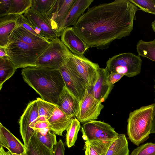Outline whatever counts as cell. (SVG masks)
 I'll return each instance as SVG.
<instances>
[{
  "instance_id": "cell-1",
  "label": "cell",
  "mask_w": 155,
  "mask_h": 155,
  "mask_svg": "<svg viewBox=\"0 0 155 155\" xmlns=\"http://www.w3.org/2000/svg\"><path fill=\"white\" fill-rule=\"evenodd\" d=\"M140 10L129 0L101 4L88 8L73 27L89 48H105L129 35Z\"/></svg>"
},
{
  "instance_id": "cell-2",
  "label": "cell",
  "mask_w": 155,
  "mask_h": 155,
  "mask_svg": "<svg viewBox=\"0 0 155 155\" xmlns=\"http://www.w3.org/2000/svg\"><path fill=\"white\" fill-rule=\"evenodd\" d=\"M24 81L43 100L56 104L65 84L59 70L28 67L21 70Z\"/></svg>"
},
{
  "instance_id": "cell-3",
  "label": "cell",
  "mask_w": 155,
  "mask_h": 155,
  "mask_svg": "<svg viewBox=\"0 0 155 155\" xmlns=\"http://www.w3.org/2000/svg\"><path fill=\"white\" fill-rule=\"evenodd\" d=\"M155 112V103L142 106L131 112L127 120L128 138L139 146L149 137Z\"/></svg>"
},
{
  "instance_id": "cell-4",
  "label": "cell",
  "mask_w": 155,
  "mask_h": 155,
  "mask_svg": "<svg viewBox=\"0 0 155 155\" xmlns=\"http://www.w3.org/2000/svg\"><path fill=\"white\" fill-rule=\"evenodd\" d=\"M47 49L33 46L10 37L5 47L9 59L16 69L36 67L38 58Z\"/></svg>"
},
{
  "instance_id": "cell-5",
  "label": "cell",
  "mask_w": 155,
  "mask_h": 155,
  "mask_svg": "<svg viewBox=\"0 0 155 155\" xmlns=\"http://www.w3.org/2000/svg\"><path fill=\"white\" fill-rule=\"evenodd\" d=\"M50 42L48 48L38 58L36 67L59 70L67 62L72 53L59 38Z\"/></svg>"
},
{
  "instance_id": "cell-6",
  "label": "cell",
  "mask_w": 155,
  "mask_h": 155,
  "mask_svg": "<svg viewBox=\"0 0 155 155\" xmlns=\"http://www.w3.org/2000/svg\"><path fill=\"white\" fill-rule=\"evenodd\" d=\"M142 60L140 56L130 52L114 55L107 60L105 68L109 73L116 72L131 78L139 74Z\"/></svg>"
},
{
  "instance_id": "cell-7",
  "label": "cell",
  "mask_w": 155,
  "mask_h": 155,
  "mask_svg": "<svg viewBox=\"0 0 155 155\" xmlns=\"http://www.w3.org/2000/svg\"><path fill=\"white\" fill-rule=\"evenodd\" d=\"M68 62L75 72L81 77L87 87L88 91L93 87L96 80L100 67L85 57L73 53Z\"/></svg>"
},
{
  "instance_id": "cell-8",
  "label": "cell",
  "mask_w": 155,
  "mask_h": 155,
  "mask_svg": "<svg viewBox=\"0 0 155 155\" xmlns=\"http://www.w3.org/2000/svg\"><path fill=\"white\" fill-rule=\"evenodd\" d=\"M81 130L85 141L113 139L119 134L109 124L96 120L84 123Z\"/></svg>"
},
{
  "instance_id": "cell-9",
  "label": "cell",
  "mask_w": 155,
  "mask_h": 155,
  "mask_svg": "<svg viewBox=\"0 0 155 155\" xmlns=\"http://www.w3.org/2000/svg\"><path fill=\"white\" fill-rule=\"evenodd\" d=\"M38 116V107L36 99L28 104L19 121L20 132L25 147V151L34 134V131L31 127L37 121Z\"/></svg>"
},
{
  "instance_id": "cell-10",
  "label": "cell",
  "mask_w": 155,
  "mask_h": 155,
  "mask_svg": "<svg viewBox=\"0 0 155 155\" xmlns=\"http://www.w3.org/2000/svg\"><path fill=\"white\" fill-rule=\"evenodd\" d=\"M104 107L87 90L80 101L79 108L76 118L80 122L85 123L96 120Z\"/></svg>"
},
{
  "instance_id": "cell-11",
  "label": "cell",
  "mask_w": 155,
  "mask_h": 155,
  "mask_svg": "<svg viewBox=\"0 0 155 155\" xmlns=\"http://www.w3.org/2000/svg\"><path fill=\"white\" fill-rule=\"evenodd\" d=\"M59 70L65 87L79 101L88 90L86 85L67 62Z\"/></svg>"
},
{
  "instance_id": "cell-12",
  "label": "cell",
  "mask_w": 155,
  "mask_h": 155,
  "mask_svg": "<svg viewBox=\"0 0 155 155\" xmlns=\"http://www.w3.org/2000/svg\"><path fill=\"white\" fill-rule=\"evenodd\" d=\"M24 15L41 31L45 38L50 41L59 38L51 20L39 13L32 8L28 9Z\"/></svg>"
},
{
  "instance_id": "cell-13",
  "label": "cell",
  "mask_w": 155,
  "mask_h": 155,
  "mask_svg": "<svg viewBox=\"0 0 155 155\" xmlns=\"http://www.w3.org/2000/svg\"><path fill=\"white\" fill-rule=\"evenodd\" d=\"M109 74L105 68H100L95 83L92 88L89 91L95 98L102 103L108 98L114 86L108 80Z\"/></svg>"
},
{
  "instance_id": "cell-14",
  "label": "cell",
  "mask_w": 155,
  "mask_h": 155,
  "mask_svg": "<svg viewBox=\"0 0 155 155\" xmlns=\"http://www.w3.org/2000/svg\"><path fill=\"white\" fill-rule=\"evenodd\" d=\"M61 40L73 54L79 56H84V53L89 48L73 27L65 28L61 35Z\"/></svg>"
},
{
  "instance_id": "cell-15",
  "label": "cell",
  "mask_w": 155,
  "mask_h": 155,
  "mask_svg": "<svg viewBox=\"0 0 155 155\" xmlns=\"http://www.w3.org/2000/svg\"><path fill=\"white\" fill-rule=\"evenodd\" d=\"M93 1V0H76L65 19L58 27L59 37L61 36L65 28L75 25L79 18Z\"/></svg>"
},
{
  "instance_id": "cell-16",
  "label": "cell",
  "mask_w": 155,
  "mask_h": 155,
  "mask_svg": "<svg viewBox=\"0 0 155 155\" xmlns=\"http://www.w3.org/2000/svg\"><path fill=\"white\" fill-rule=\"evenodd\" d=\"M9 37L41 48H47L50 43V41L35 35L17 23Z\"/></svg>"
},
{
  "instance_id": "cell-17",
  "label": "cell",
  "mask_w": 155,
  "mask_h": 155,
  "mask_svg": "<svg viewBox=\"0 0 155 155\" xmlns=\"http://www.w3.org/2000/svg\"><path fill=\"white\" fill-rule=\"evenodd\" d=\"M74 118L65 114L57 105L47 120L49 129L56 134L62 136L63 132L66 130Z\"/></svg>"
},
{
  "instance_id": "cell-18",
  "label": "cell",
  "mask_w": 155,
  "mask_h": 155,
  "mask_svg": "<svg viewBox=\"0 0 155 155\" xmlns=\"http://www.w3.org/2000/svg\"><path fill=\"white\" fill-rule=\"evenodd\" d=\"M79 103L80 101L65 86L60 94L56 104L65 114L74 118L77 115Z\"/></svg>"
},
{
  "instance_id": "cell-19",
  "label": "cell",
  "mask_w": 155,
  "mask_h": 155,
  "mask_svg": "<svg viewBox=\"0 0 155 155\" xmlns=\"http://www.w3.org/2000/svg\"><path fill=\"white\" fill-rule=\"evenodd\" d=\"M0 147L6 148L11 154H19L25 151L24 144L0 123Z\"/></svg>"
},
{
  "instance_id": "cell-20",
  "label": "cell",
  "mask_w": 155,
  "mask_h": 155,
  "mask_svg": "<svg viewBox=\"0 0 155 155\" xmlns=\"http://www.w3.org/2000/svg\"><path fill=\"white\" fill-rule=\"evenodd\" d=\"M19 16L12 14L0 18V47L7 45L9 35L15 28Z\"/></svg>"
},
{
  "instance_id": "cell-21",
  "label": "cell",
  "mask_w": 155,
  "mask_h": 155,
  "mask_svg": "<svg viewBox=\"0 0 155 155\" xmlns=\"http://www.w3.org/2000/svg\"><path fill=\"white\" fill-rule=\"evenodd\" d=\"M75 1L76 0H57L51 21L57 32L58 26L65 19Z\"/></svg>"
},
{
  "instance_id": "cell-22",
  "label": "cell",
  "mask_w": 155,
  "mask_h": 155,
  "mask_svg": "<svg viewBox=\"0 0 155 155\" xmlns=\"http://www.w3.org/2000/svg\"><path fill=\"white\" fill-rule=\"evenodd\" d=\"M85 141V155H105L110 145L114 139Z\"/></svg>"
},
{
  "instance_id": "cell-23",
  "label": "cell",
  "mask_w": 155,
  "mask_h": 155,
  "mask_svg": "<svg viewBox=\"0 0 155 155\" xmlns=\"http://www.w3.org/2000/svg\"><path fill=\"white\" fill-rule=\"evenodd\" d=\"M129 152L125 135L119 134L110 145L105 155H129Z\"/></svg>"
},
{
  "instance_id": "cell-24",
  "label": "cell",
  "mask_w": 155,
  "mask_h": 155,
  "mask_svg": "<svg viewBox=\"0 0 155 155\" xmlns=\"http://www.w3.org/2000/svg\"><path fill=\"white\" fill-rule=\"evenodd\" d=\"M57 1V0H32L31 8L51 21Z\"/></svg>"
},
{
  "instance_id": "cell-25",
  "label": "cell",
  "mask_w": 155,
  "mask_h": 155,
  "mask_svg": "<svg viewBox=\"0 0 155 155\" xmlns=\"http://www.w3.org/2000/svg\"><path fill=\"white\" fill-rule=\"evenodd\" d=\"M27 155H54V149L50 150L43 145L34 134L25 151Z\"/></svg>"
},
{
  "instance_id": "cell-26",
  "label": "cell",
  "mask_w": 155,
  "mask_h": 155,
  "mask_svg": "<svg viewBox=\"0 0 155 155\" xmlns=\"http://www.w3.org/2000/svg\"><path fill=\"white\" fill-rule=\"evenodd\" d=\"M16 69L8 57L0 58V90L4 83L12 76Z\"/></svg>"
},
{
  "instance_id": "cell-27",
  "label": "cell",
  "mask_w": 155,
  "mask_h": 155,
  "mask_svg": "<svg viewBox=\"0 0 155 155\" xmlns=\"http://www.w3.org/2000/svg\"><path fill=\"white\" fill-rule=\"evenodd\" d=\"M136 48L138 55L155 62V39L149 41L140 40Z\"/></svg>"
},
{
  "instance_id": "cell-28",
  "label": "cell",
  "mask_w": 155,
  "mask_h": 155,
  "mask_svg": "<svg viewBox=\"0 0 155 155\" xmlns=\"http://www.w3.org/2000/svg\"><path fill=\"white\" fill-rule=\"evenodd\" d=\"M36 100L38 110V116L37 121H47L57 105L39 97L37 98Z\"/></svg>"
},
{
  "instance_id": "cell-29",
  "label": "cell",
  "mask_w": 155,
  "mask_h": 155,
  "mask_svg": "<svg viewBox=\"0 0 155 155\" xmlns=\"http://www.w3.org/2000/svg\"><path fill=\"white\" fill-rule=\"evenodd\" d=\"M80 128V122L76 117L74 118L66 130V144L68 147L74 145Z\"/></svg>"
},
{
  "instance_id": "cell-30",
  "label": "cell",
  "mask_w": 155,
  "mask_h": 155,
  "mask_svg": "<svg viewBox=\"0 0 155 155\" xmlns=\"http://www.w3.org/2000/svg\"><path fill=\"white\" fill-rule=\"evenodd\" d=\"M31 6L32 0H12L6 15L13 14L20 15L24 14Z\"/></svg>"
},
{
  "instance_id": "cell-31",
  "label": "cell",
  "mask_w": 155,
  "mask_h": 155,
  "mask_svg": "<svg viewBox=\"0 0 155 155\" xmlns=\"http://www.w3.org/2000/svg\"><path fill=\"white\" fill-rule=\"evenodd\" d=\"M34 134L43 145L50 150L54 149L57 142L56 134L51 132L50 130L44 134L34 131Z\"/></svg>"
},
{
  "instance_id": "cell-32",
  "label": "cell",
  "mask_w": 155,
  "mask_h": 155,
  "mask_svg": "<svg viewBox=\"0 0 155 155\" xmlns=\"http://www.w3.org/2000/svg\"><path fill=\"white\" fill-rule=\"evenodd\" d=\"M140 10L155 15V0H129Z\"/></svg>"
},
{
  "instance_id": "cell-33",
  "label": "cell",
  "mask_w": 155,
  "mask_h": 155,
  "mask_svg": "<svg viewBox=\"0 0 155 155\" xmlns=\"http://www.w3.org/2000/svg\"><path fill=\"white\" fill-rule=\"evenodd\" d=\"M130 155H155V143H147L134 149Z\"/></svg>"
},
{
  "instance_id": "cell-34",
  "label": "cell",
  "mask_w": 155,
  "mask_h": 155,
  "mask_svg": "<svg viewBox=\"0 0 155 155\" xmlns=\"http://www.w3.org/2000/svg\"><path fill=\"white\" fill-rule=\"evenodd\" d=\"M17 23L21 25L35 35L46 40L41 31L37 28L32 24L24 15H20Z\"/></svg>"
},
{
  "instance_id": "cell-35",
  "label": "cell",
  "mask_w": 155,
  "mask_h": 155,
  "mask_svg": "<svg viewBox=\"0 0 155 155\" xmlns=\"http://www.w3.org/2000/svg\"><path fill=\"white\" fill-rule=\"evenodd\" d=\"M12 0H0V18L6 15L10 8Z\"/></svg>"
},
{
  "instance_id": "cell-36",
  "label": "cell",
  "mask_w": 155,
  "mask_h": 155,
  "mask_svg": "<svg viewBox=\"0 0 155 155\" xmlns=\"http://www.w3.org/2000/svg\"><path fill=\"white\" fill-rule=\"evenodd\" d=\"M65 150L64 143L60 139L54 147V155H64Z\"/></svg>"
},
{
  "instance_id": "cell-37",
  "label": "cell",
  "mask_w": 155,
  "mask_h": 155,
  "mask_svg": "<svg viewBox=\"0 0 155 155\" xmlns=\"http://www.w3.org/2000/svg\"><path fill=\"white\" fill-rule=\"evenodd\" d=\"M31 128L34 130L49 129V124L47 121H37Z\"/></svg>"
},
{
  "instance_id": "cell-38",
  "label": "cell",
  "mask_w": 155,
  "mask_h": 155,
  "mask_svg": "<svg viewBox=\"0 0 155 155\" xmlns=\"http://www.w3.org/2000/svg\"><path fill=\"white\" fill-rule=\"evenodd\" d=\"M124 76L123 74L116 72H111L109 73L108 76V79L111 84H114L117 82Z\"/></svg>"
},
{
  "instance_id": "cell-39",
  "label": "cell",
  "mask_w": 155,
  "mask_h": 155,
  "mask_svg": "<svg viewBox=\"0 0 155 155\" xmlns=\"http://www.w3.org/2000/svg\"><path fill=\"white\" fill-rule=\"evenodd\" d=\"M8 57L5 51V47H0V58Z\"/></svg>"
},
{
  "instance_id": "cell-40",
  "label": "cell",
  "mask_w": 155,
  "mask_h": 155,
  "mask_svg": "<svg viewBox=\"0 0 155 155\" xmlns=\"http://www.w3.org/2000/svg\"><path fill=\"white\" fill-rule=\"evenodd\" d=\"M151 134H155V112L154 116V117L153 126L151 131Z\"/></svg>"
},
{
  "instance_id": "cell-41",
  "label": "cell",
  "mask_w": 155,
  "mask_h": 155,
  "mask_svg": "<svg viewBox=\"0 0 155 155\" xmlns=\"http://www.w3.org/2000/svg\"><path fill=\"white\" fill-rule=\"evenodd\" d=\"M151 26L154 32H155V19L152 22Z\"/></svg>"
},
{
  "instance_id": "cell-42",
  "label": "cell",
  "mask_w": 155,
  "mask_h": 155,
  "mask_svg": "<svg viewBox=\"0 0 155 155\" xmlns=\"http://www.w3.org/2000/svg\"><path fill=\"white\" fill-rule=\"evenodd\" d=\"M11 155H27L25 152V151L22 153L17 154V153H13L11 154Z\"/></svg>"
},
{
  "instance_id": "cell-43",
  "label": "cell",
  "mask_w": 155,
  "mask_h": 155,
  "mask_svg": "<svg viewBox=\"0 0 155 155\" xmlns=\"http://www.w3.org/2000/svg\"><path fill=\"white\" fill-rule=\"evenodd\" d=\"M4 148L0 147V155H5L3 152Z\"/></svg>"
},
{
  "instance_id": "cell-44",
  "label": "cell",
  "mask_w": 155,
  "mask_h": 155,
  "mask_svg": "<svg viewBox=\"0 0 155 155\" xmlns=\"http://www.w3.org/2000/svg\"><path fill=\"white\" fill-rule=\"evenodd\" d=\"M3 152L5 155H11L9 151H6L3 149Z\"/></svg>"
},
{
  "instance_id": "cell-45",
  "label": "cell",
  "mask_w": 155,
  "mask_h": 155,
  "mask_svg": "<svg viewBox=\"0 0 155 155\" xmlns=\"http://www.w3.org/2000/svg\"><path fill=\"white\" fill-rule=\"evenodd\" d=\"M154 82L155 83V80H154ZM154 92H155V85H154Z\"/></svg>"
},
{
  "instance_id": "cell-46",
  "label": "cell",
  "mask_w": 155,
  "mask_h": 155,
  "mask_svg": "<svg viewBox=\"0 0 155 155\" xmlns=\"http://www.w3.org/2000/svg\"></svg>"
}]
</instances>
